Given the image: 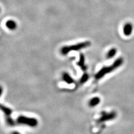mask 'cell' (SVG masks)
Instances as JSON below:
<instances>
[{
	"instance_id": "obj_1",
	"label": "cell",
	"mask_w": 134,
	"mask_h": 134,
	"mask_svg": "<svg viewBox=\"0 0 134 134\" xmlns=\"http://www.w3.org/2000/svg\"><path fill=\"white\" fill-rule=\"evenodd\" d=\"M124 63V59L122 58H119L117 59L114 62L112 65L108 66H104L100 69L99 72L96 74L95 78L97 80L101 79L103 78L104 75L107 74H109L113 71H114L116 69H117L120 67L121 65H122Z\"/></svg>"
},
{
	"instance_id": "obj_2",
	"label": "cell",
	"mask_w": 134,
	"mask_h": 134,
	"mask_svg": "<svg viewBox=\"0 0 134 134\" xmlns=\"http://www.w3.org/2000/svg\"><path fill=\"white\" fill-rule=\"evenodd\" d=\"M91 43L89 41H86L82 42V43H79L76 44H74L72 45L69 46H64L62 47L60 49V53L63 55H66L69 52L73 51H79L82 49L90 47Z\"/></svg>"
},
{
	"instance_id": "obj_3",
	"label": "cell",
	"mask_w": 134,
	"mask_h": 134,
	"mask_svg": "<svg viewBox=\"0 0 134 134\" xmlns=\"http://www.w3.org/2000/svg\"><path fill=\"white\" fill-rule=\"evenodd\" d=\"M16 122L20 125H24L31 127H35L38 125V121L36 119L25 116H20L17 119Z\"/></svg>"
},
{
	"instance_id": "obj_4",
	"label": "cell",
	"mask_w": 134,
	"mask_h": 134,
	"mask_svg": "<svg viewBox=\"0 0 134 134\" xmlns=\"http://www.w3.org/2000/svg\"><path fill=\"white\" fill-rule=\"evenodd\" d=\"M117 114L115 112H111L110 113H103L98 120L99 122H102L104 121H108L114 119L116 117Z\"/></svg>"
},
{
	"instance_id": "obj_5",
	"label": "cell",
	"mask_w": 134,
	"mask_h": 134,
	"mask_svg": "<svg viewBox=\"0 0 134 134\" xmlns=\"http://www.w3.org/2000/svg\"><path fill=\"white\" fill-rule=\"evenodd\" d=\"M132 30L133 26L130 23H127L124 25L123 27V32L125 36H129L130 35L132 32Z\"/></svg>"
},
{
	"instance_id": "obj_6",
	"label": "cell",
	"mask_w": 134,
	"mask_h": 134,
	"mask_svg": "<svg viewBox=\"0 0 134 134\" xmlns=\"http://www.w3.org/2000/svg\"><path fill=\"white\" fill-rule=\"evenodd\" d=\"M77 64L82 69V70L86 71L87 70V68L85 64V57L83 54L81 53L80 55H79V60Z\"/></svg>"
},
{
	"instance_id": "obj_7",
	"label": "cell",
	"mask_w": 134,
	"mask_h": 134,
	"mask_svg": "<svg viewBox=\"0 0 134 134\" xmlns=\"http://www.w3.org/2000/svg\"><path fill=\"white\" fill-rule=\"evenodd\" d=\"M62 79L63 81L68 85H71L74 82L73 78L70 76L69 73L66 72H64L62 74Z\"/></svg>"
},
{
	"instance_id": "obj_8",
	"label": "cell",
	"mask_w": 134,
	"mask_h": 134,
	"mask_svg": "<svg viewBox=\"0 0 134 134\" xmlns=\"http://www.w3.org/2000/svg\"><path fill=\"white\" fill-rule=\"evenodd\" d=\"M6 27L11 30H14L17 28V24L14 20H8L6 23Z\"/></svg>"
},
{
	"instance_id": "obj_9",
	"label": "cell",
	"mask_w": 134,
	"mask_h": 134,
	"mask_svg": "<svg viewBox=\"0 0 134 134\" xmlns=\"http://www.w3.org/2000/svg\"><path fill=\"white\" fill-rule=\"evenodd\" d=\"M100 99L99 97H95L92 98L90 100L88 104L91 107H94L96 106H97L98 104H99L100 103Z\"/></svg>"
},
{
	"instance_id": "obj_10",
	"label": "cell",
	"mask_w": 134,
	"mask_h": 134,
	"mask_svg": "<svg viewBox=\"0 0 134 134\" xmlns=\"http://www.w3.org/2000/svg\"><path fill=\"white\" fill-rule=\"evenodd\" d=\"M0 110H1L4 114H5L6 116H10L12 113V111L11 108L3 106L1 104H0Z\"/></svg>"
},
{
	"instance_id": "obj_11",
	"label": "cell",
	"mask_w": 134,
	"mask_h": 134,
	"mask_svg": "<svg viewBox=\"0 0 134 134\" xmlns=\"http://www.w3.org/2000/svg\"><path fill=\"white\" fill-rule=\"evenodd\" d=\"M117 53V49L116 48H112L108 52L106 57L107 59H111L114 57Z\"/></svg>"
},
{
	"instance_id": "obj_12",
	"label": "cell",
	"mask_w": 134,
	"mask_h": 134,
	"mask_svg": "<svg viewBox=\"0 0 134 134\" xmlns=\"http://www.w3.org/2000/svg\"><path fill=\"white\" fill-rule=\"evenodd\" d=\"M6 122L10 126H14L15 125V121L11 118L10 116L6 117Z\"/></svg>"
},
{
	"instance_id": "obj_13",
	"label": "cell",
	"mask_w": 134,
	"mask_h": 134,
	"mask_svg": "<svg viewBox=\"0 0 134 134\" xmlns=\"http://www.w3.org/2000/svg\"><path fill=\"white\" fill-rule=\"evenodd\" d=\"M89 79V75L87 73H84L82 76L81 77V78L80 79V83L81 84H83L86 83L88 80Z\"/></svg>"
},
{
	"instance_id": "obj_14",
	"label": "cell",
	"mask_w": 134,
	"mask_h": 134,
	"mask_svg": "<svg viewBox=\"0 0 134 134\" xmlns=\"http://www.w3.org/2000/svg\"><path fill=\"white\" fill-rule=\"evenodd\" d=\"M3 93V88L1 86H0V97H1Z\"/></svg>"
},
{
	"instance_id": "obj_15",
	"label": "cell",
	"mask_w": 134,
	"mask_h": 134,
	"mask_svg": "<svg viewBox=\"0 0 134 134\" xmlns=\"http://www.w3.org/2000/svg\"><path fill=\"white\" fill-rule=\"evenodd\" d=\"M11 134H20V133L18 131H14L11 133Z\"/></svg>"
},
{
	"instance_id": "obj_16",
	"label": "cell",
	"mask_w": 134,
	"mask_h": 134,
	"mask_svg": "<svg viewBox=\"0 0 134 134\" xmlns=\"http://www.w3.org/2000/svg\"><path fill=\"white\" fill-rule=\"evenodd\" d=\"M1 8H0V12H1Z\"/></svg>"
}]
</instances>
